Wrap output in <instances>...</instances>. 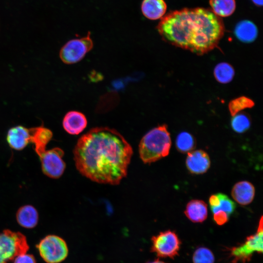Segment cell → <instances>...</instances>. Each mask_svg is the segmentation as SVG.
<instances>
[{
    "mask_svg": "<svg viewBox=\"0 0 263 263\" xmlns=\"http://www.w3.org/2000/svg\"><path fill=\"white\" fill-rule=\"evenodd\" d=\"M175 145L177 150L180 152L188 153L195 148L196 141L192 134L183 132L177 136Z\"/></svg>",
    "mask_w": 263,
    "mask_h": 263,
    "instance_id": "ffe728a7",
    "label": "cell"
},
{
    "mask_svg": "<svg viewBox=\"0 0 263 263\" xmlns=\"http://www.w3.org/2000/svg\"><path fill=\"white\" fill-rule=\"evenodd\" d=\"M30 128L17 126L10 129L7 132L6 140L9 146L17 150L24 149L31 142Z\"/></svg>",
    "mask_w": 263,
    "mask_h": 263,
    "instance_id": "8fae6325",
    "label": "cell"
},
{
    "mask_svg": "<svg viewBox=\"0 0 263 263\" xmlns=\"http://www.w3.org/2000/svg\"><path fill=\"white\" fill-rule=\"evenodd\" d=\"M213 214L214 221L218 225H223L228 220L229 216L223 211H217Z\"/></svg>",
    "mask_w": 263,
    "mask_h": 263,
    "instance_id": "484cf974",
    "label": "cell"
},
{
    "mask_svg": "<svg viewBox=\"0 0 263 263\" xmlns=\"http://www.w3.org/2000/svg\"><path fill=\"white\" fill-rule=\"evenodd\" d=\"M254 105L253 101L247 97L242 96L231 101L229 105V110L232 116L239 111L245 108H250Z\"/></svg>",
    "mask_w": 263,
    "mask_h": 263,
    "instance_id": "d4e9b609",
    "label": "cell"
},
{
    "mask_svg": "<svg viewBox=\"0 0 263 263\" xmlns=\"http://www.w3.org/2000/svg\"><path fill=\"white\" fill-rule=\"evenodd\" d=\"M93 45L89 32L85 37L68 41L60 50V59L67 64L77 63L93 48Z\"/></svg>",
    "mask_w": 263,
    "mask_h": 263,
    "instance_id": "ba28073f",
    "label": "cell"
},
{
    "mask_svg": "<svg viewBox=\"0 0 263 263\" xmlns=\"http://www.w3.org/2000/svg\"><path fill=\"white\" fill-rule=\"evenodd\" d=\"M147 263H166L159 259H156L153 261L149 262Z\"/></svg>",
    "mask_w": 263,
    "mask_h": 263,
    "instance_id": "f546056e",
    "label": "cell"
},
{
    "mask_svg": "<svg viewBox=\"0 0 263 263\" xmlns=\"http://www.w3.org/2000/svg\"><path fill=\"white\" fill-rule=\"evenodd\" d=\"M63 150L58 147L46 150L39 157L41 162V169L47 176L57 179L63 174L66 164L62 157Z\"/></svg>",
    "mask_w": 263,
    "mask_h": 263,
    "instance_id": "9c48e42d",
    "label": "cell"
},
{
    "mask_svg": "<svg viewBox=\"0 0 263 263\" xmlns=\"http://www.w3.org/2000/svg\"><path fill=\"white\" fill-rule=\"evenodd\" d=\"M73 153L82 175L98 183L116 185L127 174L133 151L115 130L97 127L78 140Z\"/></svg>",
    "mask_w": 263,
    "mask_h": 263,
    "instance_id": "6da1fadb",
    "label": "cell"
},
{
    "mask_svg": "<svg viewBox=\"0 0 263 263\" xmlns=\"http://www.w3.org/2000/svg\"><path fill=\"white\" fill-rule=\"evenodd\" d=\"M29 247L23 234L4 230L0 233V263H8L17 256L26 253Z\"/></svg>",
    "mask_w": 263,
    "mask_h": 263,
    "instance_id": "277c9868",
    "label": "cell"
},
{
    "mask_svg": "<svg viewBox=\"0 0 263 263\" xmlns=\"http://www.w3.org/2000/svg\"><path fill=\"white\" fill-rule=\"evenodd\" d=\"M16 219L18 224L22 227L33 228L38 224V214L33 206L24 205L18 210Z\"/></svg>",
    "mask_w": 263,
    "mask_h": 263,
    "instance_id": "e0dca14e",
    "label": "cell"
},
{
    "mask_svg": "<svg viewBox=\"0 0 263 263\" xmlns=\"http://www.w3.org/2000/svg\"><path fill=\"white\" fill-rule=\"evenodd\" d=\"M209 204L210 209L216 208L219 206V198L218 194H212L210 196Z\"/></svg>",
    "mask_w": 263,
    "mask_h": 263,
    "instance_id": "83f0119b",
    "label": "cell"
},
{
    "mask_svg": "<svg viewBox=\"0 0 263 263\" xmlns=\"http://www.w3.org/2000/svg\"><path fill=\"white\" fill-rule=\"evenodd\" d=\"M233 116L231 125L233 131L237 133H241L249 129L251 122L246 115L244 113H237Z\"/></svg>",
    "mask_w": 263,
    "mask_h": 263,
    "instance_id": "7402d4cb",
    "label": "cell"
},
{
    "mask_svg": "<svg viewBox=\"0 0 263 263\" xmlns=\"http://www.w3.org/2000/svg\"><path fill=\"white\" fill-rule=\"evenodd\" d=\"M263 237L262 216L256 233L247 237L244 243L230 249V255L232 259V263H246L251 259L254 253H262Z\"/></svg>",
    "mask_w": 263,
    "mask_h": 263,
    "instance_id": "5b68a950",
    "label": "cell"
},
{
    "mask_svg": "<svg viewBox=\"0 0 263 263\" xmlns=\"http://www.w3.org/2000/svg\"><path fill=\"white\" fill-rule=\"evenodd\" d=\"M171 145L167 125L159 126L150 130L141 139L139 145L140 157L145 164L155 162L169 154Z\"/></svg>",
    "mask_w": 263,
    "mask_h": 263,
    "instance_id": "3957f363",
    "label": "cell"
},
{
    "mask_svg": "<svg viewBox=\"0 0 263 263\" xmlns=\"http://www.w3.org/2000/svg\"><path fill=\"white\" fill-rule=\"evenodd\" d=\"M211 11L219 17L231 15L235 10V0H209Z\"/></svg>",
    "mask_w": 263,
    "mask_h": 263,
    "instance_id": "d6986e66",
    "label": "cell"
},
{
    "mask_svg": "<svg viewBox=\"0 0 263 263\" xmlns=\"http://www.w3.org/2000/svg\"><path fill=\"white\" fill-rule=\"evenodd\" d=\"M157 30L166 42L203 55L216 47L224 34L222 19L204 8L172 11L161 18Z\"/></svg>",
    "mask_w": 263,
    "mask_h": 263,
    "instance_id": "7a4b0ae2",
    "label": "cell"
},
{
    "mask_svg": "<svg viewBox=\"0 0 263 263\" xmlns=\"http://www.w3.org/2000/svg\"><path fill=\"white\" fill-rule=\"evenodd\" d=\"M151 240V251L157 256L173 259L178 255L181 242L174 232L170 230L162 231Z\"/></svg>",
    "mask_w": 263,
    "mask_h": 263,
    "instance_id": "52a82bcc",
    "label": "cell"
},
{
    "mask_svg": "<svg viewBox=\"0 0 263 263\" xmlns=\"http://www.w3.org/2000/svg\"><path fill=\"white\" fill-rule=\"evenodd\" d=\"M234 33L236 38L240 41L249 43L255 40L258 35L256 26L249 20H243L236 26Z\"/></svg>",
    "mask_w": 263,
    "mask_h": 263,
    "instance_id": "ac0fdd59",
    "label": "cell"
},
{
    "mask_svg": "<svg viewBox=\"0 0 263 263\" xmlns=\"http://www.w3.org/2000/svg\"><path fill=\"white\" fill-rule=\"evenodd\" d=\"M214 75L218 82L225 84L229 82L233 79L234 71L230 64L223 62L216 66L214 70Z\"/></svg>",
    "mask_w": 263,
    "mask_h": 263,
    "instance_id": "44dd1931",
    "label": "cell"
},
{
    "mask_svg": "<svg viewBox=\"0 0 263 263\" xmlns=\"http://www.w3.org/2000/svg\"><path fill=\"white\" fill-rule=\"evenodd\" d=\"M255 193V188L250 182L242 181L234 185L231 190V196L239 204L245 206L252 202Z\"/></svg>",
    "mask_w": 263,
    "mask_h": 263,
    "instance_id": "4fadbf2b",
    "label": "cell"
},
{
    "mask_svg": "<svg viewBox=\"0 0 263 263\" xmlns=\"http://www.w3.org/2000/svg\"><path fill=\"white\" fill-rule=\"evenodd\" d=\"M192 261L193 263H214L215 257L209 249L200 247L193 253Z\"/></svg>",
    "mask_w": 263,
    "mask_h": 263,
    "instance_id": "603a6c76",
    "label": "cell"
},
{
    "mask_svg": "<svg viewBox=\"0 0 263 263\" xmlns=\"http://www.w3.org/2000/svg\"><path fill=\"white\" fill-rule=\"evenodd\" d=\"M186 165L188 170L192 174H201L206 173L210 166V160L208 154L204 150H198L188 153Z\"/></svg>",
    "mask_w": 263,
    "mask_h": 263,
    "instance_id": "30bf717a",
    "label": "cell"
},
{
    "mask_svg": "<svg viewBox=\"0 0 263 263\" xmlns=\"http://www.w3.org/2000/svg\"><path fill=\"white\" fill-rule=\"evenodd\" d=\"M87 121L85 115L77 111L68 112L64 117L62 125L68 133L77 135L81 133L86 127Z\"/></svg>",
    "mask_w": 263,
    "mask_h": 263,
    "instance_id": "7c38bea8",
    "label": "cell"
},
{
    "mask_svg": "<svg viewBox=\"0 0 263 263\" xmlns=\"http://www.w3.org/2000/svg\"><path fill=\"white\" fill-rule=\"evenodd\" d=\"M30 130L31 143L34 144L35 151L39 157L46 150V146L51 140L53 133L43 126L32 128Z\"/></svg>",
    "mask_w": 263,
    "mask_h": 263,
    "instance_id": "5bb4252c",
    "label": "cell"
},
{
    "mask_svg": "<svg viewBox=\"0 0 263 263\" xmlns=\"http://www.w3.org/2000/svg\"><path fill=\"white\" fill-rule=\"evenodd\" d=\"M184 213L191 222L202 223L207 216V205L201 200H192L187 204Z\"/></svg>",
    "mask_w": 263,
    "mask_h": 263,
    "instance_id": "9a60e30c",
    "label": "cell"
},
{
    "mask_svg": "<svg viewBox=\"0 0 263 263\" xmlns=\"http://www.w3.org/2000/svg\"><path fill=\"white\" fill-rule=\"evenodd\" d=\"M167 7L164 0H143L141 8L142 14L146 18L156 20L163 17Z\"/></svg>",
    "mask_w": 263,
    "mask_h": 263,
    "instance_id": "2e32d148",
    "label": "cell"
},
{
    "mask_svg": "<svg viewBox=\"0 0 263 263\" xmlns=\"http://www.w3.org/2000/svg\"><path fill=\"white\" fill-rule=\"evenodd\" d=\"M217 194L219 198V205L218 207L211 209L212 212L214 213L217 211L221 210L230 216L235 210V203L226 195L221 193Z\"/></svg>",
    "mask_w": 263,
    "mask_h": 263,
    "instance_id": "cb8c5ba5",
    "label": "cell"
},
{
    "mask_svg": "<svg viewBox=\"0 0 263 263\" xmlns=\"http://www.w3.org/2000/svg\"><path fill=\"white\" fill-rule=\"evenodd\" d=\"M252 1L258 6H262L263 5V0H251Z\"/></svg>",
    "mask_w": 263,
    "mask_h": 263,
    "instance_id": "f1b7e54d",
    "label": "cell"
},
{
    "mask_svg": "<svg viewBox=\"0 0 263 263\" xmlns=\"http://www.w3.org/2000/svg\"><path fill=\"white\" fill-rule=\"evenodd\" d=\"M14 263H36V261L33 255L25 253L15 258Z\"/></svg>",
    "mask_w": 263,
    "mask_h": 263,
    "instance_id": "4316f807",
    "label": "cell"
},
{
    "mask_svg": "<svg viewBox=\"0 0 263 263\" xmlns=\"http://www.w3.org/2000/svg\"><path fill=\"white\" fill-rule=\"evenodd\" d=\"M39 253L47 263H59L63 261L68 254L66 243L61 237L47 235L37 245Z\"/></svg>",
    "mask_w": 263,
    "mask_h": 263,
    "instance_id": "8992f818",
    "label": "cell"
}]
</instances>
